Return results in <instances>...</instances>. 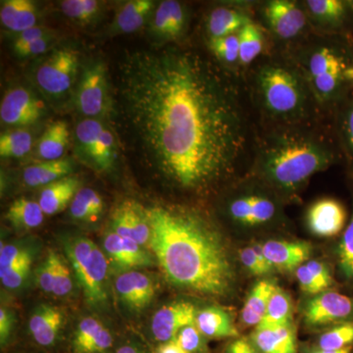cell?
I'll use <instances>...</instances> for the list:
<instances>
[{"mask_svg":"<svg viewBox=\"0 0 353 353\" xmlns=\"http://www.w3.org/2000/svg\"><path fill=\"white\" fill-rule=\"evenodd\" d=\"M240 39V68H248L263 53V30L252 20L239 32Z\"/></svg>","mask_w":353,"mask_h":353,"instance_id":"cell-34","label":"cell"},{"mask_svg":"<svg viewBox=\"0 0 353 353\" xmlns=\"http://www.w3.org/2000/svg\"><path fill=\"white\" fill-rule=\"evenodd\" d=\"M345 206L334 199H322L311 204L306 214V222L316 236L330 238L343 231L347 224Z\"/></svg>","mask_w":353,"mask_h":353,"instance_id":"cell-17","label":"cell"},{"mask_svg":"<svg viewBox=\"0 0 353 353\" xmlns=\"http://www.w3.org/2000/svg\"><path fill=\"white\" fill-rule=\"evenodd\" d=\"M79 69L78 51L69 48H55L34 69V83L46 99L60 103L72 94Z\"/></svg>","mask_w":353,"mask_h":353,"instance_id":"cell-6","label":"cell"},{"mask_svg":"<svg viewBox=\"0 0 353 353\" xmlns=\"http://www.w3.org/2000/svg\"><path fill=\"white\" fill-rule=\"evenodd\" d=\"M196 325L208 338H234L239 334L230 315L219 307L204 308L197 312Z\"/></svg>","mask_w":353,"mask_h":353,"instance_id":"cell-30","label":"cell"},{"mask_svg":"<svg viewBox=\"0 0 353 353\" xmlns=\"http://www.w3.org/2000/svg\"><path fill=\"white\" fill-rule=\"evenodd\" d=\"M103 201L95 190L81 189L70 205V213L75 220L95 222L103 212Z\"/></svg>","mask_w":353,"mask_h":353,"instance_id":"cell-35","label":"cell"},{"mask_svg":"<svg viewBox=\"0 0 353 353\" xmlns=\"http://www.w3.org/2000/svg\"><path fill=\"white\" fill-rule=\"evenodd\" d=\"M338 263L343 278L350 284H353V204L352 218L339 245Z\"/></svg>","mask_w":353,"mask_h":353,"instance_id":"cell-41","label":"cell"},{"mask_svg":"<svg viewBox=\"0 0 353 353\" xmlns=\"http://www.w3.org/2000/svg\"><path fill=\"white\" fill-rule=\"evenodd\" d=\"M347 80L350 83V94L353 95V60L350 68L347 70Z\"/></svg>","mask_w":353,"mask_h":353,"instance_id":"cell-57","label":"cell"},{"mask_svg":"<svg viewBox=\"0 0 353 353\" xmlns=\"http://www.w3.org/2000/svg\"><path fill=\"white\" fill-rule=\"evenodd\" d=\"M304 320L310 326L352 321L353 299L333 290L321 292L306 305Z\"/></svg>","mask_w":353,"mask_h":353,"instance_id":"cell-15","label":"cell"},{"mask_svg":"<svg viewBox=\"0 0 353 353\" xmlns=\"http://www.w3.org/2000/svg\"><path fill=\"white\" fill-rule=\"evenodd\" d=\"M261 246L269 263L280 270H296L310 256L311 246L306 243L269 241Z\"/></svg>","mask_w":353,"mask_h":353,"instance_id":"cell-19","label":"cell"},{"mask_svg":"<svg viewBox=\"0 0 353 353\" xmlns=\"http://www.w3.org/2000/svg\"><path fill=\"white\" fill-rule=\"evenodd\" d=\"M353 343V320L336 324L325 332L318 341V348L339 350L352 347Z\"/></svg>","mask_w":353,"mask_h":353,"instance_id":"cell-40","label":"cell"},{"mask_svg":"<svg viewBox=\"0 0 353 353\" xmlns=\"http://www.w3.org/2000/svg\"><path fill=\"white\" fill-rule=\"evenodd\" d=\"M240 257L243 266L253 275H265L273 269L272 265L265 257L261 245L243 248L240 253Z\"/></svg>","mask_w":353,"mask_h":353,"instance_id":"cell-43","label":"cell"},{"mask_svg":"<svg viewBox=\"0 0 353 353\" xmlns=\"http://www.w3.org/2000/svg\"><path fill=\"white\" fill-rule=\"evenodd\" d=\"M0 20L6 30L20 34L38 26V7L31 0L1 1Z\"/></svg>","mask_w":353,"mask_h":353,"instance_id":"cell-23","label":"cell"},{"mask_svg":"<svg viewBox=\"0 0 353 353\" xmlns=\"http://www.w3.org/2000/svg\"><path fill=\"white\" fill-rule=\"evenodd\" d=\"M55 43H57V38L51 32L48 36L43 37V38L37 39V41L13 51L20 58L37 57L50 50L55 46Z\"/></svg>","mask_w":353,"mask_h":353,"instance_id":"cell-47","label":"cell"},{"mask_svg":"<svg viewBox=\"0 0 353 353\" xmlns=\"http://www.w3.org/2000/svg\"><path fill=\"white\" fill-rule=\"evenodd\" d=\"M352 347L343 348V350H320V348H315V350H310L308 353H352Z\"/></svg>","mask_w":353,"mask_h":353,"instance_id":"cell-56","label":"cell"},{"mask_svg":"<svg viewBox=\"0 0 353 353\" xmlns=\"http://www.w3.org/2000/svg\"><path fill=\"white\" fill-rule=\"evenodd\" d=\"M252 341L262 353H296V333L292 324L265 328L256 327Z\"/></svg>","mask_w":353,"mask_h":353,"instance_id":"cell-24","label":"cell"},{"mask_svg":"<svg viewBox=\"0 0 353 353\" xmlns=\"http://www.w3.org/2000/svg\"><path fill=\"white\" fill-rule=\"evenodd\" d=\"M226 353H259L256 347L245 339H239L229 345Z\"/></svg>","mask_w":353,"mask_h":353,"instance_id":"cell-54","label":"cell"},{"mask_svg":"<svg viewBox=\"0 0 353 353\" xmlns=\"http://www.w3.org/2000/svg\"><path fill=\"white\" fill-rule=\"evenodd\" d=\"M209 50L214 59L230 72L240 68V39L238 34L224 38L209 39Z\"/></svg>","mask_w":353,"mask_h":353,"instance_id":"cell-36","label":"cell"},{"mask_svg":"<svg viewBox=\"0 0 353 353\" xmlns=\"http://www.w3.org/2000/svg\"><path fill=\"white\" fill-rule=\"evenodd\" d=\"M336 141L353 169V95L348 94L334 110Z\"/></svg>","mask_w":353,"mask_h":353,"instance_id":"cell-32","label":"cell"},{"mask_svg":"<svg viewBox=\"0 0 353 353\" xmlns=\"http://www.w3.org/2000/svg\"><path fill=\"white\" fill-rule=\"evenodd\" d=\"M51 32L52 31L46 29V28L41 27V26H36V27L31 28V29L27 30V31L20 32L14 39L13 50H18V48H23V46L31 43L32 41H37V39L48 36Z\"/></svg>","mask_w":353,"mask_h":353,"instance_id":"cell-52","label":"cell"},{"mask_svg":"<svg viewBox=\"0 0 353 353\" xmlns=\"http://www.w3.org/2000/svg\"><path fill=\"white\" fill-rule=\"evenodd\" d=\"M292 320V303L290 296L284 290L276 288L272 294L266 314L259 325V328L265 327H277L290 325Z\"/></svg>","mask_w":353,"mask_h":353,"instance_id":"cell-37","label":"cell"},{"mask_svg":"<svg viewBox=\"0 0 353 353\" xmlns=\"http://www.w3.org/2000/svg\"><path fill=\"white\" fill-rule=\"evenodd\" d=\"M34 138L24 129L2 132L0 136V155L2 158H21L31 152Z\"/></svg>","mask_w":353,"mask_h":353,"instance_id":"cell-38","label":"cell"},{"mask_svg":"<svg viewBox=\"0 0 353 353\" xmlns=\"http://www.w3.org/2000/svg\"><path fill=\"white\" fill-rule=\"evenodd\" d=\"M273 192L248 189L236 192L226 202L228 217L243 227H259L271 224L280 218L281 208Z\"/></svg>","mask_w":353,"mask_h":353,"instance_id":"cell-10","label":"cell"},{"mask_svg":"<svg viewBox=\"0 0 353 353\" xmlns=\"http://www.w3.org/2000/svg\"><path fill=\"white\" fill-rule=\"evenodd\" d=\"M116 353H145L139 352V350L132 347H122Z\"/></svg>","mask_w":353,"mask_h":353,"instance_id":"cell-58","label":"cell"},{"mask_svg":"<svg viewBox=\"0 0 353 353\" xmlns=\"http://www.w3.org/2000/svg\"><path fill=\"white\" fill-rule=\"evenodd\" d=\"M157 4L152 0H131L120 7L114 17L110 31L113 34H127L139 31L150 21Z\"/></svg>","mask_w":353,"mask_h":353,"instance_id":"cell-21","label":"cell"},{"mask_svg":"<svg viewBox=\"0 0 353 353\" xmlns=\"http://www.w3.org/2000/svg\"><path fill=\"white\" fill-rule=\"evenodd\" d=\"M46 113L43 101L31 90L21 85L7 90L0 104V120L6 126H30Z\"/></svg>","mask_w":353,"mask_h":353,"instance_id":"cell-13","label":"cell"},{"mask_svg":"<svg viewBox=\"0 0 353 353\" xmlns=\"http://www.w3.org/2000/svg\"><path fill=\"white\" fill-rule=\"evenodd\" d=\"M64 316L59 308L41 305L30 319V331L34 340L43 347L54 343L63 325Z\"/></svg>","mask_w":353,"mask_h":353,"instance_id":"cell-25","label":"cell"},{"mask_svg":"<svg viewBox=\"0 0 353 353\" xmlns=\"http://www.w3.org/2000/svg\"><path fill=\"white\" fill-rule=\"evenodd\" d=\"M104 248L111 259L123 268H134L152 265V255L145 252L136 241L110 233L104 240Z\"/></svg>","mask_w":353,"mask_h":353,"instance_id":"cell-22","label":"cell"},{"mask_svg":"<svg viewBox=\"0 0 353 353\" xmlns=\"http://www.w3.org/2000/svg\"><path fill=\"white\" fill-rule=\"evenodd\" d=\"M114 233L122 238L136 241L139 245L150 243V226L145 208L137 202H122L112 216Z\"/></svg>","mask_w":353,"mask_h":353,"instance_id":"cell-18","label":"cell"},{"mask_svg":"<svg viewBox=\"0 0 353 353\" xmlns=\"http://www.w3.org/2000/svg\"><path fill=\"white\" fill-rule=\"evenodd\" d=\"M76 152L95 170H110L118 158L117 138L102 120L85 118L75 129Z\"/></svg>","mask_w":353,"mask_h":353,"instance_id":"cell-8","label":"cell"},{"mask_svg":"<svg viewBox=\"0 0 353 353\" xmlns=\"http://www.w3.org/2000/svg\"><path fill=\"white\" fill-rule=\"evenodd\" d=\"M303 6L313 27L334 36L347 37L353 31V1L307 0Z\"/></svg>","mask_w":353,"mask_h":353,"instance_id":"cell-12","label":"cell"},{"mask_svg":"<svg viewBox=\"0 0 353 353\" xmlns=\"http://www.w3.org/2000/svg\"><path fill=\"white\" fill-rule=\"evenodd\" d=\"M252 97L272 127L312 122L318 106L303 74L294 61L268 58L253 72Z\"/></svg>","mask_w":353,"mask_h":353,"instance_id":"cell-4","label":"cell"},{"mask_svg":"<svg viewBox=\"0 0 353 353\" xmlns=\"http://www.w3.org/2000/svg\"><path fill=\"white\" fill-rule=\"evenodd\" d=\"M189 24V10L176 0H164L155 8L150 21V32L162 46L176 43L183 38Z\"/></svg>","mask_w":353,"mask_h":353,"instance_id":"cell-14","label":"cell"},{"mask_svg":"<svg viewBox=\"0 0 353 353\" xmlns=\"http://www.w3.org/2000/svg\"><path fill=\"white\" fill-rule=\"evenodd\" d=\"M202 336L203 334L194 324L183 328L173 341L185 352L194 353L201 352L203 347Z\"/></svg>","mask_w":353,"mask_h":353,"instance_id":"cell-44","label":"cell"},{"mask_svg":"<svg viewBox=\"0 0 353 353\" xmlns=\"http://www.w3.org/2000/svg\"><path fill=\"white\" fill-rule=\"evenodd\" d=\"M157 353H187L182 350L174 341L165 343L161 347L158 348Z\"/></svg>","mask_w":353,"mask_h":353,"instance_id":"cell-55","label":"cell"},{"mask_svg":"<svg viewBox=\"0 0 353 353\" xmlns=\"http://www.w3.org/2000/svg\"><path fill=\"white\" fill-rule=\"evenodd\" d=\"M66 250L88 303H101L105 301L108 264L103 252L85 238L76 239Z\"/></svg>","mask_w":353,"mask_h":353,"instance_id":"cell-7","label":"cell"},{"mask_svg":"<svg viewBox=\"0 0 353 353\" xmlns=\"http://www.w3.org/2000/svg\"><path fill=\"white\" fill-rule=\"evenodd\" d=\"M296 278L301 289L307 294H319L324 292L306 264H303L296 269Z\"/></svg>","mask_w":353,"mask_h":353,"instance_id":"cell-50","label":"cell"},{"mask_svg":"<svg viewBox=\"0 0 353 353\" xmlns=\"http://www.w3.org/2000/svg\"><path fill=\"white\" fill-rule=\"evenodd\" d=\"M13 323L12 313L9 312L6 308L0 309V341H1V343H6L7 339L10 336Z\"/></svg>","mask_w":353,"mask_h":353,"instance_id":"cell-53","label":"cell"},{"mask_svg":"<svg viewBox=\"0 0 353 353\" xmlns=\"http://www.w3.org/2000/svg\"><path fill=\"white\" fill-rule=\"evenodd\" d=\"M103 329V325L94 318L88 317L82 320L77 329L75 341H74L77 352L88 353L92 343Z\"/></svg>","mask_w":353,"mask_h":353,"instance_id":"cell-42","label":"cell"},{"mask_svg":"<svg viewBox=\"0 0 353 353\" xmlns=\"http://www.w3.org/2000/svg\"><path fill=\"white\" fill-rule=\"evenodd\" d=\"M340 146L311 125L272 127L254 146L253 172L273 192L296 194L338 160Z\"/></svg>","mask_w":353,"mask_h":353,"instance_id":"cell-3","label":"cell"},{"mask_svg":"<svg viewBox=\"0 0 353 353\" xmlns=\"http://www.w3.org/2000/svg\"><path fill=\"white\" fill-rule=\"evenodd\" d=\"M32 259L31 254L26 250H21L12 245H1L0 250V270L11 268L15 265Z\"/></svg>","mask_w":353,"mask_h":353,"instance_id":"cell-49","label":"cell"},{"mask_svg":"<svg viewBox=\"0 0 353 353\" xmlns=\"http://www.w3.org/2000/svg\"><path fill=\"white\" fill-rule=\"evenodd\" d=\"M78 83L75 105L85 118L102 120L112 112V88L105 65L101 61L88 64Z\"/></svg>","mask_w":353,"mask_h":353,"instance_id":"cell-9","label":"cell"},{"mask_svg":"<svg viewBox=\"0 0 353 353\" xmlns=\"http://www.w3.org/2000/svg\"><path fill=\"white\" fill-rule=\"evenodd\" d=\"M70 131L65 121L58 120L46 128L37 145V155L43 161H53L64 158L68 148Z\"/></svg>","mask_w":353,"mask_h":353,"instance_id":"cell-28","label":"cell"},{"mask_svg":"<svg viewBox=\"0 0 353 353\" xmlns=\"http://www.w3.org/2000/svg\"><path fill=\"white\" fill-rule=\"evenodd\" d=\"M275 290V285L268 281H261L254 285L241 311V318L246 326L257 327L261 323Z\"/></svg>","mask_w":353,"mask_h":353,"instance_id":"cell-31","label":"cell"},{"mask_svg":"<svg viewBox=\"0 0 353 353\" xmlns=\"http://www.w3.org/2000/svg\"><path fill=\"white\" fill-rule=\"evenodd\" d=\"M115 285L121 299L131 308H145L154 297L155 285L152 279L141 272L122 274L116 280Z\"/></svg>","mask_w":353,"mask_h":353,"instance_id":"cell-20","label":"cell"},{"mask_svg":"<svg viewBox=\"0 0 353 353\" xmlns=\"http://www.w3.org/2000/svg\"><path fill=\"white\" fill-rule=\"evenodd\" d=\"M112 112L132 154L167 183L204 192L233 175L252 145L232 72L176 44L118 60Z\"/></svg>","mask_w":353,"mask_h":353,"instance_id":"cell-1","label":"cell"},{"mask_svg":"<svg viewBox=\"0 0 353 353\" xmlns=\"http://www.w3.org/2000/svg\"><path fill=\"white\" fill-rule=\"evenodd\" d=\"M148 246L172 284L223 296L233 287V267L218 234L199 216L183 209L145 208Z\"/></svg>","mask_w":353,"mask_h":353,"instance_id":"cell-2","label":"cell"},{"mask_svg":"<svg viewBox=\"0 0 353 353\" xmlns=\"http://www.w3.org/2000/svg\"><path fill=\"white\" fill-rule=\"evenodd\" d=\"M252 18L241 9L219 6L209 13L206 20V31L209 39L224 38L238 34Z\"/></svg>","mask_w":353,"mask_h":353,"instance_id":"cell-27","label":"cell"},{"mask_svg":"<svg viewBox=\"0 0 353 353\" xmlns=\"http://www.w3.org/2000/svg\"><path fill=\"white\" fill-rule=\"evenodd\" d=\"M31 265L32 259H29L11 267V268L0 270L2 285L10 290H15L21 287L29 274Z\"/></svg>","mask_w":353,"mask_h":353,"instance_id":"cell-45","label":"cell"},{"mask_svg":"<svg viewBox=\"0 0 353 353\" xmlns=\"http://www.w3.org/2000/svg\"><path fill=\"white\" fill-rule=\"evenodd\" d=\"M60 7L68 19L80 25L90 24L102 11V3L97 0H64Z\"/></svg>","mask_w":353,"mask_h":353,"instance_id":"cell-39","label":"cell"},{"mask_svg":"<svg viewBox=\"0 0 353 353\" xmlns=\"http://www.w3.org/2000/svg\"><path fill=\"white\" fill-rule=\"evenodd\" d=\"M73 289L71 274L68 267L61 256H59L55 271L54 284H53V294L57 296H64L70 294Z\"/></svg>","mask_w":353,"mask_h":353,"instance_id":"cell-48","label":"cell"},{"mask_svg":"<svg viewBox=\"0 0 353 353\" xmlns=\"http://www.w3.org/2000/svg\"><path fill=\"white\" fill-rule=\"evenodd\" d=\"M196 314L194 304L185 301L164 306L153 316V336L163 343L173 341L183 328L196 324Z\"/></svg>","mask_w":353,"mask_h":353,"instance_id":"cell-16","label":"cell"},{"mask_svg":"<svg viewBox=\"0 0 353 353\" xmlns=\"http://www.w3.org/2000/svg\"><path fill=\"white\" fill-rule=\"evenodd\" d=\"M6 218L16 229L29 231L41 226L44 213L39 202L21 197L11 204Z\"/></svg>","mask_w":353,"mask_h":353,"instance_id":"cell-33","label":"cell"},{"mask_svg":"<svg viewBox=\"0 0 353 353\" xmlns=\"http://www.w3.org/2000/svg\"><path fill=\"white\" fill-rule=\"evenodd\" d=\"M79 188L80 181L73 176H65L61 180L46 185L41 190L38 201L44 215H54L64 210L78 194L80 190Z\"/></svg>","mask_w":353,"mask_h":353,"instance_id":"cell-26","label":"cell"},{"mask_svg":"<svg viewBox=\"0 0 353 353\" xmlns=\"http://www.w3.org/2000/svg\"><path fill=\"white\" fill-rule=\"evenodd\" d=\"M312 275L314 276L318 284L322 288L324 292L333 285V277L330 273L328 267L322 262L317 261V260H311L306 263Z\"/></svg>","mask_w":353,"mask_h":353,"instance_id":"cell-51","label":"cell"},{"mask_svg":"<svg viewBox=\"0 0 353 353\" xmlns=\"http://www.w3.org/2000/svg\"><path fill=\"white\" fill-rule=\"evenodd\" d=\"M352 60V43L331 41L308 48L294 62L303 74L318 106L336 110L350 94L347 70Z\"/></svg>","mask_w":353,"mask_h":353,"instance_id":"cell-5","label":"cell"},{"mask_svg":"<svg viewBox=\"0 0 353 353\" xmlns=\"http://www.w3.org/2000/svg\"><path fill=\"white\" fill-rule=\"evenodd\" d=\"M60 255L54 250H50L43 266L39 269L38 282L39 287L46 292H52L54 284L55 271Z\"/></svg>","mask_w":353,"mask_h":353,"instance_id":"cell-46","label":"cell"},{"mask_svg":"<svg viewBox=\"0 0 353 353\" xmlns=\"http://www.w3.org/2000/svg\"><path fill=\"white\" fill-rule=\"evenodd\" d=\"M73 171L71 160L62 158L53 161H43L31 165L23 172V181L28 187L48 185L61 180Z\"/></svg>","mask_w":353,"mask_h":353,"instance_id":"cell-29","label":"cell"},{"mask_svg":"<svg viewBox=\"0 0 353 353\" xmlns=\"http://www.w3.org/2000/svg\"><path fill=\"white\" fill-rule=\"evenodd\" d=\"M261 14L272 36L285 43L301 38L310 24L303 3L290 0L265 2Z\"/></svg>","mask_w":353,"mask_h":353,"instance_id":"cell-11","label":"cell"}]
</instances>
